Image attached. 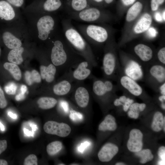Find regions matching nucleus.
Wrapping results in <instances>:
<instances>
[{
	"label": "nucleus",
	"mask_w": 165,
	"mask_h": 165,
	"mask_svg": "<svg viewBox=\"0 0 165 165\" xmlns=\"http://www.w3.org/2000/svg\"><path fill=\"white\" fill-rule=\"evenodd\" d=\"M63 35L68 43L77 54L88 61L91 65H97L90 44L72 24L68 17L62 21Z\"/></svg>",
	"instance_id": "obj_1"
},
{
	"label": "nucleus",
	"mask_w": 165,
	"mask_h": 165,
	"mask_svg": "<svg viewBox=\"0 0 165 165\" xmlns=\"http://www.w3.org/2000/svg\"><path fill=\"white\" fill-rule=\"evenodd\" d=\"M50 59L55 66L74 65L84 59L75 52L65 39L63 35L53 42Z\"/></svg>",
	"instance_id": "obj_2"
},
{
	"label": "nucleus",
	"mask_w": 165,
	"mask_h": 165,
	"mask_svg": "<svg viewBox=\"0 0 165 165\" xmlns=\"http://www.w3.org/2000/svg\"><path fill=\"white\" fill-rule=\"evenodd\" d=\"M76 28L89 44L104 43L108 39V31L102 26L89 24H78Z\"/></svg>",
	"instance_id": "obj_3"
},
{
	"label": "nucleus",
	"mask_w": 165,
	"mask_h": 165,
	"mask_svg": "<svg viewBox=\"0 0 165 165\" xmlns=\"http://www.w3.org/2000/svg\"><path fill=\"white\" fill-rule=\"evenodd\" d=\"M144 82L157 92L159 87L165 82V66L154 62L146 69Z\"/></svg>",
	"instance_id": "obj_4"
},
{
	"label": "nucleus",
	"mask_w": 165,
	"mask_h": 165,
	"mask_svg": "<svg viewBox=\"0 0 165 165\" xmlns=\"http://www.w3.org/2000/svg\"><path fill=\"white\" fill-rule=\"evenodd\" d=\"M119 90L124 93L135 97H140L146 95L145 90L137 81L124 74L120 69L115 80Z\"/></svg>",
	"instance_id": "obj_5"
},
{
	"label": "nucleus",
	"mask_w": 165,
	"mask_h": 165,
	"mask_svg": "<svg viewBox=\"0 0 165 165\" xmlns=\"http://www.w3.org/2000/svg\"><path fill=\"white\" fill-rule=\"evenodd\" d=\"M120 64L124 74L136 81H144L146 68L139 61L124 58Z\"/></svg>",
	"instance_id": "obj_6"
},
{
	"label": "nucleus",
	"mask_w": 165,
	"mask_h": 165,
	"mask_svg": "<svg viewBox=\"0 0 165 165\" xmlns=\"http://www.w3.org/2000/svg\"><path fill=\"white\" fill-rule=\"evenodd\" d=\"M102 69L105 78L115 80L121 69L114 52L107 49L104 54L102 61Z\"/></svg>",
	"instance_id": "obj_7"
},
{
	"label": "nucleus",
	"mask_w": 165,
	"mask_h": 165,
	"mask_svg": "<svg viewBox=\"0 0 165 165\" xmlns=\"http://www.w3.org/2000/svg\"><path fill=\"white\" fill-rule=\"evenodd\" d=\"M55 24V20L51 15H47L41 17L37 24L38 38L42 40H46L54 30Z\"/></svg>",
	"instance_id": "obj_8"
},
{
	"label": "nucleus",
	"mask_w": 165,
	"mask_h": 165,
	"mask_svg": "<svg viewBox=\"0 0 165 165\" xmlns=\"http://www.w3.org/2000/svg\"><path fill=\"white\" fill-rule=\"evenodd\" d=\"M43 128L45 132L47 134L61 137L67 136L71 131V128L68 124L53 121L46 122L44 124Z\"/></svg>",
	"instance_id": "obj_9"
},
{
	"label": "nucleus",
	"mask_w": 165,
	"mask_h": 165,
	"mask_svg": "<svg viewBox=\"0 0 165 165\" xmlns=\"http://www.w3.org/2000/svg\"><path fill=\"white\" fill-rule=\"evenodd\" d=\"M134 50L136 55L139 59V61L146 68L154 62L152 59L153 51L151 47L142 43L136 45Z\"/></svg>",
	"instance_id": "obj_10"
},
{
	"label": "nucleus",
	"mask_w": 165,
	"mask_h": 165,
	"mask_svg": "<svg viewBox=\"0 0 165 165\" xmlns=\"http://www.w3.org/2000/svg\"><path fill=\"white\" fill-rule=\"evenodd\" d=\"M143 134L141 131L137 129L131 130L129 133V138L127 146L131 152H137L141 151L142 148Z\"/></svg>",
	"instance_id": "obj_11"
},
{
	"label": "nucleus",
	"mask_w": 165,
	"mask_h": 165,
	"mask_svg": "<svg viewBox=\"0 0 165 165\" xmlns=\"http://www.w3.org/2000/svg\"><path fill=\"white\" fill-rule=\"evenodd\" d=\"M119 151L118 147L114 144L108 143L104 145L98 153L99 160L102 162L111 161Z\"/></svg>",
	"instance_id": "obj_12"
},
{
	"label": "nucleus",
	"mask_w": 165,
	"mask_h": 165,
	"mask_svg": "<svg viewBox=\"0 0 165 165\" xmlns=\"http://www.w3.org/2000/svg\"><path fill=\"white\" fill-rule=\"evenodd\" d=\"M78 65L72 72V77L77 80H84L91 75V70L89 68L91 64L88 61L84 59L79 62Z\"/></svg>",
	"instance_id": "obj_13"
},
{
	"label": "nucleus",
	"mask_w": 165,
	"mask_h": 165,
	"mask_svg": "<svg viewBox=\"0 0 165 165\" xmlns=\"http://www.w3.org/2000/svg\"><path fill=\"white\" fill-rule=\"evenodd\" d=\"M74 90V98L77 105L81 108L86 107L89 104L90 99L87 88L80 85L76 87Z\"/></svg>",
	"instance_id": "obj_14"
},
{
	"label": "nucleus",
	"mask_w": 165,
	"mask_h": 165,
	"mask_svg": "<svg viewBox=\"0 0 165 165\" xmlns=\"http://www.w3.org/2000/svg\"><path fill=\"white\" fill-rule=\"evenodd\" d=\"M152 23L151 16L148 13L144 14L139 20L134 28L136 34L142 33L148 30Z\"/></svg>",
	"instance_id": "obj_15"
},
{
	"label": "nucleus",
	"mask_w": 165,
	"mask_h": 165,
	"mask_svg": "<svg viewBox=\"0 0 165 165\" xmlns=\"http://www.w3.org/2000/svg\"><path fill=\"white\" fill-rule=\"evenodd\" d=\"M40 72L41 78L47 82L50 83L54 79L56 68L53 64L46 66L42 65L40 67Z\"/></svg>",
	"instance_id": "obj_16"
},
{
	"label": "nucleus",
	"mask_w": 165,
	"mask_h": 165,
	"mask_svg": "<svg viewBox=\"0 0 165 165\" xmlns=\"http://www.w3.org/2000/svg\"><path fill=\"white\" fill-rule=\"evenodd\" d=\"M71 82L68 80H63L53 86V93L58 96H64L69 93L72 90Z\"/></svg>",
	"instance_id": "obj_17"
},
{
	"label": "nucleus",
	"mask_w": 165,
	"mask_h": 165,
	"mask_svg": "<svg viewBox=\"0 0 165 165\" xmlns=\"http://www.w3.org/2000/svg\"><path fill=\"white\" fill-rule=\"evenodd\" d=\"M2 38L5 44L9 49L12 50L18 48L22 45L21 40L9 32H4Z\"/></svg>",
	"instance_id": "obj_18"
},
{
	"label": "nucleus",
	"mask_w": 165,
	"mask_h": 165,
	"mask_svg": "<svg viewBox=\"0 0 165 165\" xmlns=\"http://www.w3.org/2000/svg\"><path fill=\"white\" fill-rule=\"evenodd\" d=\"M15 16L14 11L10 4L5 1H0V17L9 20L13 19Z\"/></svg>",
	"instance_id": "obj_19"
},
{
	"label": "nucleus",
	"mask_w": 165,
	"mask_h": 165,
	"mask_svg": "<svg viewBox=\"0 0 165 165\" xmlns=\"http://www.w3.org/2000/svg\"><path fill=\"white\" fill-rule=\"evenodd\" d=\"M152 130L156 132L160 131L163 129L165 131V117L162 112H156L153 116L151 126Z\"/></svg>",
	"instance_id": "obj_20"
},
{
	"label": "nucleus",
	"mask_w": 165,
	"mask_h": 165,
	"mask_svg": "<svg viewBox=\"0 0 165 165\" xmlns=\"http://www.w3.org/2000/svg\"><path fill=\"white\" fill-rule=\"evenodd\" d=\"M92 90L94 94L98 97H103L111 94L108 91L103 79H95L93 82Z\"/></svg>",
	"instance_id": "obj_21"
},
{
	"label": "nucleus",
	"mask_w": 165,
	"mask_h": 165,
	"mask_svg": "<svg viewBox=\"0 0 165 165\" xmlns=\"http://www.w3.org/2000/svg\"><path fill=\"white\" fill-rule=\"evenodd\" d=\"M117 128L115 117L111 114L107 115L104 120L100 124L98 130L101 131H113Z\"/></svg>",
	"instance_id": "obj_22"
},
{
	"label": "nucleus",
	"mask_w": 165,
	"mask_h": 165,
	"mask_svg": "<svg viewBox=\"0 0 165 165\" xmlns=\"http://www.w3.org/2000/svg\"><path fill=\"white\" fill-rule=\"evenodd\" d=\"M89 7L87 0H71L66 13L78 12Z\"/></svg>",
	"instance_id": "obj_23"
},
{
	"label": "nucleus",
	"mask_w": 165,
	"mask_h": 165,
	"mask_svg": "<svg viewBox=\"0 0 165 165\" xmlns=\"http://www.w3.org/2000/svg\"><path fill=\"white\" fill-rule=\"evenodd\" d=\"M147 107L145 103L134 102L130 107L127 112L128 116L132 118L138 119L141 112L144 111Z\"/></svg>",
	"instance_id": "obj_24"
},
{
	"label": "nucleus",
	"mask_w": 165,
	"mask_h": 165,
	"mask_svg": "<svg viewBox=\"0 0 165 165\" xmlns=\"http://www.w3.org/2000/svg\"><path fill=\"white\" fill-rule=\"evenodd\" d=\"M125 94L117 98L114 101L113 104L116 107L122 106L123 111L127 112L131 105L134 102V100L127 96V94Z\"/></svg>",
	"instance_id": "obj_25"
},
{
	"label": "nucleus",
	"mask_w": 165,
	"mask_h": 165,
	"mask_svg": "<svg viewBox=\"0 0 165 165\" xmlns=\"http://www.w3.org/2000/svg\"><path fill=\"white\" fill-rule=\"evenodd\" d=\"M24 51L23 47L12 49L9 53L7 58L10 62L16 64H20L23 61L22 54Z\"/></svg>",
	"instance_id": "obj_26"
},
{
	"label": "nucleus",
	"mask_w": 165,
	"mask_h": 165,
	"mask_svg": "<svg viewBox=\"0 0 165 165\" xmlns=\"http://www.w3.org/2000/svg\"><path fill=\"white\" fill-rule=\"evenodd\" d=\"M142 8L141 3L137 2L129 9L126 15V20L130 22L134 20L141 12Z\"/></svg>",
	"instance_id": "obj_27"
},
{
	"label": "nucleus",
	"mask_w": 165,
	"mask_h": 165,
	"mask_svg": "<svg viewBox=\"0 0 165 165\" xmlns=\"http://www.w3.org/2000/svg\"><path fill=\"white\" fill-rule=\"evenodd\" d=\"M57 103L56 99L50 97H41L37 101L39 107L43 109L52 108L55 106Z\"/></svg>",
	"instance_id": "obj_28"
},
{
	"label": "nucleus",
	"mask_w": 165,
	"mask_h": 165,
	"mask_svg": "<svg viewBox=\"0 0 165 165\" xmlns=\"http://www.w3.org/2000/svg\"><path fill=\"white\" fill-rule=\"evenodd\" d=\"M3 66L4 68L11 74L15 79L17 80H20L21 77V72L17 64L7 62L4 63Z\"/></svg>",
	"instance_id": "obj_29"
},
{
	"label": "nucleus",
	"mask_w": 165,
	"mask_h": 165,
	"mask_svg": "<svg viewBox=\"0 0 165 165\" xmlns=\"http://www.w3.org/2000/svg\"><path fill=\"white\" fill-rule=\"evenodd\" d=\"M62 5L61 0H46L43 5V8L45 11L50 12L58 10Z\"/></svg>",
	"instance_id": "obj_30"
},
{
	"label": "nucleus",
	"mask_w": 165,
	"mask_h": 165,
	"mask_svg": "<svg viewBox=\"0 0 165 165\" xmlns=\"http://www.w3.org/2000/svg\"><path fill=\"white\" fill-rule=\"evenodd\" d=\"M62 142L59 141H55L49 144L46 146V152L50 156L55 155L60 152L62 148Z\"/></svg>",
	"instance_id": "obj_31"
},
{
	"label": "nucleus",
	"mask_w": 165,
	"mask_h": 165,
	"mask_svg": "<svg viewBox=\"0 0 165 165\" xmlns=\"http://www.w3.org/2000/svg\"><path fill=\"white\" fill-rule=\"evenodd\" d=\"M136 155L140 157V162L142 164L151 161L154 158L151 150L149 149H141L140 151L136 152Z\"/></svg>",
	"instance_id": "obj_32"
},
{
	"label": "nucleus",
	"mask_w": 165,
	"mask_h": 165,
	"mask_svg": "<svg viewBox=\"0 0 165 165\" xmlns=\"http://www.w3.org/2000/svg\"><path fill=\"white\" fill-rule=\"evenodd\" d=\"M24 164V165H37L38 160L37 156L34 154H30L25 159Z\"/></svg>",
	"instance_id": "obj_33"
},
{
	"label": "nucleus",
	"mask_w": 165,
	"mask_h": 165,
	"mask_svg": "<svg viewBox=\"0 0 165 165\" xmlns=\"http://www.w3.org/2000/svg\"><path fill=\"white\" fill-rule=\"evenodd\" d=\"M17 89V86L13 82L8 83L4 87L6 92L9 95H14L16 94Z\"/></svg>",
	"instance_id": "obj_34"
},
{
	"label": "nucleus",
	"mask_w": 165,
	"mask_h": 165,
	"mask_svg": "<svg viewBox=\"0 0 165 165\" xmlns=\"http://www.w3.org/2000/svg\"><path fill=\"white\" fill-rule=\"evenodd\" d=\"M157 58L158 62L160 64L165 66V47L161 48L157 53Z\"/></svg>",
	"instance_id": "obj_35"
},
{
	"label": "nucleus",
	"mask_w": 165,
	"mask_h": 165,
	"mask_svg": "<svg viewBox=\"0 0 165 165\" xmlns=\"http://www.w3.org/2000/svg\"><path fill=\"white\" fill-rule=\"evenodd\" d=\"M31 78L33 83H39L41 82V77L39 73L35 70H33L31 72Z\"/></svg>",
	"instance_id": "obj_36"
},
{
	"label": "nucleus",
	"mask_w": 165,
	"mask_h": 165,
	"mask_svg": "<svg viewBox=\"0 0 165 165\" xmlns=\"http://www.w3.org/2000/svg\"><path fill=\"white\" fill-rule=\"evenodd\" d=\"M7 105V102L4 92L0 86V108H4L6 107Z\"/></svg>",
	"instance_id": "obj_37"
},
{
	"label": "nucleus",
	"mask_w": 165,
	"mask_h": 165,
	"mask_svg": "<svg viewBox=\"0 0 165 165\" xmlns=\"http://www.w3.org/2000/svg\"><path fill=\"white\" fill-rule=\"evenodd\" d=\"M70 118L72 120H80L82 119L83 116L80 112L75 110H71L70 111Z\"/></svg>",
	"instance_id": "obj_38"
},
{
	"label": "nucleus",
	"mask_w": 165,
	"mask_h": 165,
	"mask_svg": "<svg viewBox=\"0 0 165 165\" xmlns=\"http://www.w3.org/2000/svg\"><path fill=\"white\" fill-rule=\"evenodd\" d=\"M165 0H151V9L153 11L156 10L160 5L162 4Z\"/></svg>",
	"instance_id": "obj_39"
},
{
	"label": "nucleus",
	"mask_w": 165,
	"mask_h": 165,
	"mask_svg": "<svg viewBox=\"0 0 165 165\" xmlns=\"http://www.w3.org/2000/svg\"><path fill=\"white\" fill-rule=\"evenodd\" d=\"M158 155L161 160L165 161V147L164 146L160 147L158 149Z\"/></svg>",
	"instance_id": "obj_40"
},
{
	"label": "nucleus",
	"mask_w": 165,
	"mask_h": 165,
	"mask_svg": "<svg viewBox=\"0 0 165 165\" xmlns=\"http://www.w3.org/2000/svg\"><path fill=\"white\" fill-rule=\"evenodd\" d=\"M11 5L17 7L22 6L24 3V0H7Z\"/></svg>",
	"instance_id": "obj_41"
},
{
	"label": "nucleus",
	"mask_w": 165,
	"mask_h": 165,
	"mask_svg": "<svg viewBox=\"0 0 165 165\" xmlns=\"http://www.w3.org/2000/svg\"><path fill=\"white\" fill-rule=\"evenodd\" d=\"M25 78L26 83L28 85H31L33 83L31 81V72L29 71H26L24 74Z\"/></svg>",
	"instance_id": "obj_42"
},
{
	"label": "nucleus",
	"mask_w": 165,
	"mask_h": 165,
	"mask_svg": "<svg viewBox=\"0 0 165 165\" xmlns=\"http://www.w3.org/2000/svg\"><path fill=\"white\" fill-rule=\"evenodd\" d=\"M7 146L6 140H0V155L6 149Z\"/></svg>",
	"instance_id": "obj_43"
},
{
	"label": "nucleus",
	"mask_w": 165,
	"mask_h": 165,
	"mask_svg": "<svg viewBox=\"0 0 165 165\" xmlns=\"http://www.w3.org/2000/svg\"><path fill=\"white\" fill-rule=\"evenodd\" d=\"M157 92H159L160 94L165 95V82L159 87Z\"/></svg>",
	"instance_id": "obj_44"
},
{
	"label": "nucleus",
	"mask_w": 165,
	"mask_h": 165,
	"mask_svg": "<svg viewBox=\"0 0 165 165\" xmlns=\"http://www.w3.org/2000/svg\"><path fill=\"white\" fill-rule=\"evenodd\" d=\"M156 30L154 28H151L148 29V35L151 37H155L156 35Z\"/></svg>",
	"instance_id": "obj_45"
},
{
	"label": "nucleus",
	"mask_w": 165,
	"mask_h": 165,
	"mask_svg": "<svg viewBox=\"0 0 165 165\" xmlns=\"http://www.w3.org/2000/svg\"><path fill=\"white\" fill-rule=\"evenodd\" d=\"M25 98L24 94L21 93L16 95L15 97V99L16 101H19L23 100Z\"/></svg>",
	"instance_id": "obj_46"
},
{
	"label": "nucleus",
	"mask_w": 165,
	"mask_h": 165,
	"mask_svg": "<svg viewBox=\"0 0 165 165\" xmlns=\"http://www.w3.org/2000/svg\"><path fill=\"white\" fill-rule=\"evenodd\" d=\"M136 0H122L123 4L125 6H129L134 3Z\"/></svg>",
	"instance_id": "obj_47"
},
{
	"label": "nucleus",
	"mask_w": 165,
	"mask_h": 165,
	"mask_svg": "<svg viewBox=\"0 0 165 165\" xmlns=\"http://www.w3.org/2000/svg\"><path fill=\"white\" fill-rule=\"evenodd\" d=\"M155 17L156 20L158 22H161L162 18L159 12L156 13L155 15Z\"/></svg>",
	"instance_id": "obj_48"
},
{
	"label": "nucleus",
	"mask_w": 165,
	"mask_h": 165,
	"mask_svg": "<svg viewBox=\"0 0 165 165\" xmlns=\"http://www.w3.org/2000/svg\"><path fill=\"white\" fill-rule=\"evenodd\" d=\"M89 144V143L87 142H85L84 143L82 144L79 147V150L80 151L82 152L83 151V150L84 149V148L85 147H86Z\"/></svg>",
	"instance_id": "obj_49"
},
{
	"label": "nucleus",
	"mask_w": 165,
	"mask_h": 165,
	"mask_svg": "<svg viewBox=\"0 0 165 165\" xmlns=\"http://www.w3.org/2000/svg\"><path fill=\"white\" fill-rule=\"evenodd\" d=\"M24 133L25 134H26L28 136H33V132H31L29 130H28L25 128H24Z\"/></svg>",
	"instance_id": "obj_50"
},
{
	"label": "nucleus",
	"mask_w": 165,
	"mask_h": 165,
	"mask_svg": "<svg viewBox=\"0 0 165 165\" xmlns=\"http://www.w3.org/2000/svg\"><path fill=\"white\" fill-rule=\"evenodd\" d=\"M27 90V88L26 86L23 85L20 88L21 92L23 94H24Z\"/></svg>",
	"instance_id": "obj_51"
},
{
	"label": "nucleus",
	"mask_w": 165,
	"mask_h": 165,
	"mask_svg": "<svg viewBox=\"0 0 165 165\" xmlns=\"http://www.w3.org/2000/svg\"><path fill=\"white\" fill-rule=\"evenodd\" d=\"M9 116L13 119H16L17 118V116L16 114L12 113L10 112H8Z\"/></svg>",
	"instance_id": "obj_52"
},
{
	"label": "nucleus",
	"mask_w": 165,
	"mask_h": 165,
	"mask_svg": "<svg viewBox=\"0 0 165 165\" xmlns=\"http://www.w3.org/2000/svg\"><path fill=\"white\" fill-rule=\"evenodd\" d=\"M8 163L6 161L4 160L0 159V165H7Z\"/></svg>",
	"instance_id": "obj_53"
},
{
	"label": "nucleus",
	"mask_w": 165,
	"mask_h": 165,
	"mask_svg": "<svg viewBox=\"0 0 165 165\" xmlns=\"http://www.w3.org/2000/svg\"><path fill=\"white\" fill-rule=\"evenodd\" d=\"M0 128L1 130L4 131L5 130V128L3 124L0 122Z\"/></svg>",
	"instance_id": "obj_54"
},
{
	"label": "nucleus",
	"mask_w": 165,
	"mask_h": 165,
	"mask_svg": "<svg viewBox=\"0 0 165 165\" xmlns=\"http://www.w3.org/2000/svg\"><path fill=\"white\" fill-rule=\"evenodd\" d=\"M31 127L33 130L35 131L36 130L37 127L36 125H31Z\"/></svg>",
	"instance_id": "obj_55"
},
{
	"label": "nucleus",
	"mask_w": 165,
	"mask_h": 165,
	"mask_svg": "<svg viewBox=\"0 0 165 165\" xmlns=\"http://www.w3.org/2000/svg\"><path fill=\"white\" fill-rule=\"evenodd\" d=\"M113 0H105V2L107 4H110L113 1Z\"/></svg>",
	"instance_id": "obj_56"
},
{
	"label": "nucleus",
	"mask_w": 165,
	"mask_h": 165,
	"mask_svg": "<svg viewBox=\"0 0 165 165\" xmlns=\"http://www.w3.org/2000/svg\"><path fill=\"white\" fill-rule=\"evenodd\" d=\"M115 165H126V164L122 162H118L116 163Z\"/></svg>",
	"instance_id": "obj_57"
},
{
	"label": "nucleus",
	"mask_w": 165,
	"mask_h": 165,
	"mask_svg": "<svg viewBox=\"0 0 165 165\" xmlns=\"http://www.w3.org/2000/svg\"><path fill=\"white\" fill-rule=\"evenodd\" d=\"M92 0L96 2L99 3V2H102L103 0Z\"/></svg>",
	"instance_id": "obj_58"
},
{
	"label": "nucleus",
	"mask_w": 165,
	"mask_h": 165,
	"mask_svg": "<svg viewBox=\"0 0 165 165\" xmlns=\"http://www.w3.org/2000/svg\"><path fill=\"white\" fill-rule=\"evenodd\" d=\"M165 10H164V11H163V18L164 20H165Z\"/></svg>",
	"instance_id": "obj_59"
},
{
	"label": "nucleus",
	"mask_w": 165,
	"mask_h": 165,
	"mask_svg": "<svg viewBox=\"0 0 165 165\" xmlns=\"http://www.w3.org/2000/svg\"><path fill=\"white\" fill-rule=\"evenodd\" d=\"M1 49L0 48V54H1Z\"/></svg>",
	"instance_id": "obj_60"
},
{
	"label": "nucleus",
	"mask_w": 165,
	"mask_h": 165,
	"mask_svg": "<svg viewBox=\"0 0 165 165\" xmlns=\"http://www.w3.org/2000/svg\"><path fill=\"white\" fill-rule=\"evenodd\" d=\"M59 165H65L64 164H59Z\"/></svg>",
	"instance_id": "obj_61"
}]
</instances>
